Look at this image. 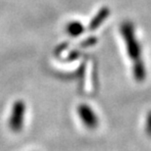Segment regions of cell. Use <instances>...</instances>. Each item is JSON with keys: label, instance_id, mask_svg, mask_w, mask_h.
I'll return each mask as SVG.
<instances>
[{"label": "cell", "instance_id": "obj_1", "mask_svg": "<svg viewBox=\"0 0 151 151\" xmlns=\"http://www.w3.org/2000/svg\"><path fill=\"white\" fill-rule=\"evenodd\" d=\"M121 32L125 40L127 51L129 58L132 61V72L134 78L138 81H142L146 78L145 64L141 57V47L134 34V28L132 23L126 22L121 27Z\"/></svg>", "mask_w": 151, "mask_h": 151}, {"label": "cell", "instance_id": "obj_6", "mask_svg": "<svg viewBox=\"0 0 151 151\" xmlns=\"http://www.w3.org/2000/svg\"><path fill=\"white\" fill-rule=\"evenodd\" d=\"M146 134L151 137V111H149L148 115L146 117V125H145Z\"/></svg>", "mask_w": 151, "mask_h": 151}, {"label": "cell", "instance_id": "obj_3", "mask_svg": "<svg viewBox=\"0 0 151 151\" xmlns=\"http://www.w3.org/2000/svg\"><path fill=\"white\" fill-rule=\"evenodd\" d=\"M78 114L83 125L89 129H95L98 126V117L87 104H81L78 107Z\"/></svg>", "mask_w": 151, "mask_h": 151}, {"label": "cell", "instance_id": "obj_2", "mask_svg": "<svg viewBox=\"0 0 151 151\" xmlns=\"http://www.w3.org/2000/svg\"><path fill=\"white\" fill-rule=\"evenodd\" d=\"M26 112V104L23 100H17L13 104L11 115L9 118V128L12 132H19L22 131L24 126Z\"/></svg>", "mask_w": 151, "mask_h": 151}, {"label": "cell", "instance_id": "obj_4", "mask_svg": "<svg viewBox=\"0 0 151 151\" xmlns=\"http://www.w3.org/2000/svg\"><path fill=\"white\" fill-rule=\"evenodd\" d=\"M109 13H110V11L108 8H106V7L102 8L101 10L98 12V14L93 18V20L91 21V23H90L89 29H91V31H94V29L99 28V26L106 20V18L108 17Z\"/></svg>", "mask_w": 151, "mask_h": 151}, {"label": "cell", "instance_id": "obj_5", "mask_svg": "<svg viewBox=\"0 0 151 151\" xmlns=\"http://www.w3.org/2000/svg\"><path fill=\"white\" fill-rule=\"evenodd\" d=\"M84 31L83 26L80 22H71L67 26V32L71 37H77Z\"/></svg>", "mask_w": 151, "mask_h": 151}]
</instances>
